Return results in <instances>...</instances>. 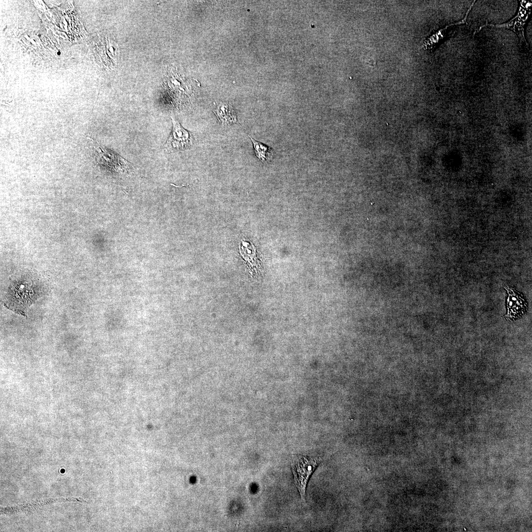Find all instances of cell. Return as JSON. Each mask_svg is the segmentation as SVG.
Masks as SVG:
<instances>
[{
    "label": "cell",
    "instance_id": "2",
    "mask_svg": "<svg viewBox=\"0 0 532 532\" xmlns=\"http://www.w3.org/2000/svg\"><path fill=\"white\" fill-rule=\"evenodd\" d=\"M90 139L94 148L95 159L100 166L117 172L128 170L132 167L131 164L121 156Z\"/></svg>",
    "mask_w": 532,
    "mask_h": 532
},
{
    "label": "cell",
    "instance_id": "4",
    "mask_svg": "<svg viewBox=\"0 0 532 532\" xmlns=\"http://www.w3.org/2000/svg\"><path fill=\"white\" fill-rule=\"evenodd\" d=\"M507 290L509 295L507 299V317L510 319L519 317L526 310V302L522 297L512 289H507Z\"/></svg>",
    "mask_w": 532,
    "mask_h": 532
},
{
    "label": "cell",
    "instance_id": "3",
    "mask_svg": "<svg viewBox=\"0 0 532 532\" xmlns=\"http://www.w3.org/2000/svg\"><path fill=\"white\" fill-rule=\"evenodd\" d=\"M172 129L165 144L167 152L183 150L190 148L193 144L191 133L182 127L179 122L171 116Z\"/></svg>",
    "mask_w": 532,
    "mask_h": 532
},
{
    "label": "cell",
    "instance_id": "1",
    "mask_svg": "<svg viewBox=\"0 0 532 532\" xmlns=\"http://www.w3.org/2000/svg\"><path fill=\"white\" fill-rule=\"evenodd\" d=\"M320 458L301 455H294L291 464L295 485L302 500H304L308 479L321 462Z\"/></svg>",
    "mask_w": 532,
    "mask_h": 532
},
{
    "label": "cell",
    "instance_id": "5",
    "mask_svg": "<svg viewBox=\"0 0 532 532\" xmlns=\"http://www.w3.org/2000/svg\"><path fill=\"white\" fill-rule=\"evenodd\" d=\"M214 112L221 125L223 127H228L238 123L234 110L228 103L220 104Z\"/></svg>",
    "mask_w": 532,
    "mask_h": 532
},
{
    "label": "cell",
    "instance_id": "6",
    "mask_svg": "<svg viewBox=\"0 0 532 532\" xmlns=\"http://www.w3.org/2000/svg\"><path fill=\"white\" fill-rule=\"evenodd\" d=\"M252 143L256 157L262 162L269 161L273 155L272 149L269 146L258 141L249 136Z\"/></svg>",
    "mask_w": 532,
    "mask_h": 532
}]
</instances>
